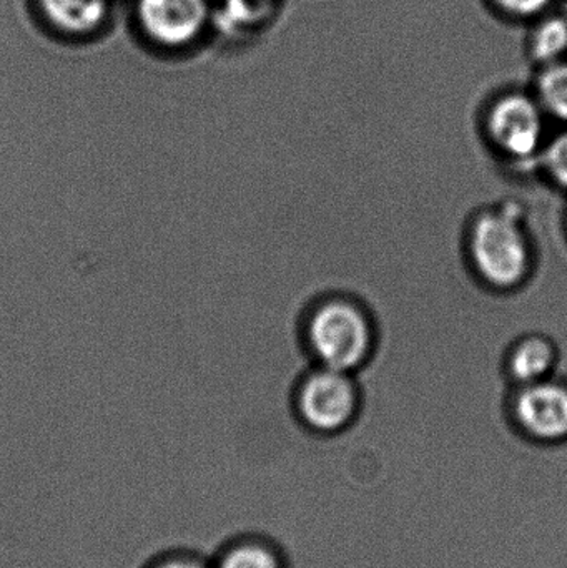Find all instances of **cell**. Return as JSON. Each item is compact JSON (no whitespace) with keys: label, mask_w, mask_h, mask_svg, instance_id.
I'll return each instance as SVG.
<instances>
[{"label":"cell","mask_w":567,"mask_h":568,"mask_svg":"<svg viewBox=\"0 0 567 568\" xmlns=\"http://www.w3.org/2000/svg\"><path fill=\"white\" fill-rule=\"evenodd\" d=\"M535 97L546 115L567 123V59L541 67L536 79Z\"/></svg>","instance_id":"obj_12"},{"label":"cell","mask_w":567,"mask_h":568,"mask_svg":"<svg viewBox=\"0 0 567 568\" xmlns=\"http://www.w3.org/2000/svg\"><path fill=\"white\" fill-rule=\"evenodd\" d=\"M142 568H212V562L195 550L169 549L156 554Z\"/></svg>","instance_id":"obj_14"},{"label":"cell","mask_w":567,"mask_h":568,"mask_svg":"<svg viewBox=\"0 0 567 568\" xmlns=\"http://www.w3.org/2000/svg\"><path fill=\"white\" fill-rule=\"evenodd\" d=\"M123 0H29L40 29L57 40L85 43L105 36Z\"/></svg>","instance_id":"obj_7"},{"label":"cell","mask_w":567,"mask_h":568,"mask_svg":"<svg viewBox=\"0 0 567 568\" xmlns=\"http://www.w3.org/2000/svg\"><path fill=\"white\" fill-rule=\"evenodd\" d=\"M360 393L352 373L320 366L296 393V414L306 429L335 436L355 423Z\"/></svg>","instance_id":"obj_5"},{"label":"cell","mask_w":567,"mask_h":568,"mask_svg":"<svg viewBox=\"0 0 567 568\" xmlns=\"http://www.w3.org/2000/svg\"><path fill=\"white\" fill-rule=\"evenodd\" d=\"M492 3L513 19L536 20L549 12L553 0H492Z\"/></svg>","instance_id":"obj_15"},{"label":"cell","mask_w":567,"mask_h":568,"mask_svg":"<svg viewBox=\"0 0 567 568\" xmlns=\"http://www.w3.org/2000/svg\"><path fill=\"white\" fill-rule=\"evenodd\" d=\"M276 0H215V32L243 36L265 26Z\"/></svg>","instance_id":"obj_10"},{"label":"cell","mask_w":567,"mask_h":568,"mask_svg":"<svg viewBox=\"0 0 567 568\" xmlns=\"http://www.w3.org/2000/svg\"><path fill=\"white\" fill-rule=\"evenodd\" d=\"M513 426L525 439L541 446L567 443V386L543 379L518 386L509 406Z\"/></svg>","instance_id":"obj_6"},{"label":"cell","mask_w":567,"mask_h":568,"mask_svg":"<svg viewBox=\"0 0 567 568\" xmlns=\"http://www.w3.org/2000/svg\"><path fill=\"white\" fill-rule=\"evenodd\" d=\"M130 27L150 52H195L215 32V0H126Z\"/></svg>","instance_id":"obj_2"},{"label":"cell","mask_w":567,"mask_h":568,"mask_svg":"<svg viewBox=\"0 0 567 568\" xmlns=\"http://www.w3.org/2000/svg\"><path fill=\"white\" fill-rule=\"evenodd\" d=\"M546 115L535 93L506 92L486 110L485 132L493 150L512 165L536 170L545 146Z\"/></svg>","instance_id":"obj_4"},{"label":"cell","mask_w":567,"mask_h":568,"mask_svg":"<svg viewBox=\"0 0 567 568\" xmlns=\"http://www.w3.org/2000/svg\"><path fill=\"white\" fill-rule=\"evenodd\" d=\"M468 252L479 278L496 290H512L525 282L531 272L533 248L522 209L503 203L476 216Z\"/></svg>","instance_id":"obj_1"},{"label":"cell","mask_w":567,"mask_h":568,"mask_svg":"<svg viewBox=\"0 0 567 568\" xmlns=\"http://www.w3.org/2000/svg\"><path fill=\"white\" fill-rule=\"evenodd\" d=\"M528 53L539 69L567 59L566 17L548 12L536 19L528 37Z\"/></svg>","instance_id":"obj_11"},{"label":"cell","mask_w":567,"mask_h":568,"mask_svg":"<svg viewBox=\"0 0 567 568\" xmlns=\"http://www.w3.org/2000/svg\"><path fill=\"white\" fill-rule=\"evenodd\" d=\"M536 170H541L549 182L567 192V130L546 140Z\"/></svg>","instance_id":"obj_13"},{"label":"cell","mask_w":567,"mask_h":568,"mask_svg":"<svg viewBox=\"0 0 567 568\" xmlns=\"http://www.w3.org/2000/svg\"><path fill=\"white\" fill-rule=\"evenodd\" d=\"M212 568H292L280 542L263 534H239L210 557Z\"/></svg>","instance_id":"obj_8"},{"label":"cell","mask_w":567,"mask_h":568,"mask_svg":"<svg viewBox=\"0 0 567 568\" xmlns=\"http://www.w3.org/2000/svg\"><path fill=\"white\" fill-rule=\"evenodd\" d=\"M306 337L316 359L332 369H358L373 349L368 314L352 301L335 297L320 304L308 320Z\"/></svg>","instance_id":"obj_3"},{"label":"cell","mask_w":567,"mask_h":568,"mask_svg":"<svg viewBox=\"0 0 567 568\" xmlns=\"http://www.w3.org/2000/svg\"><path fill=\"white\" fill-rule=\"evenodd\" d=\"M555 364L556 347L551 339L541 334H529L509 349L506 371L518 387L548 379Z\"/></svg>","instance_id":"obj_9"}]
</instances>
